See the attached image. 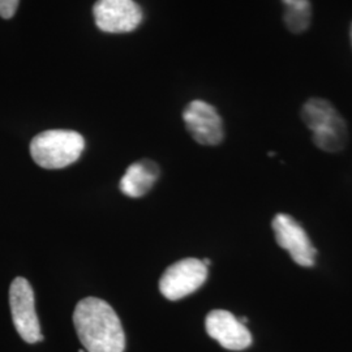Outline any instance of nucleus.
<instances>
[{
    "label": "nucleus",
    "instance_id": "14",
    "mask_svg": "<svg viewBox=\"0 0 352 352\" xmlns=\"http://www.w3.org/2000/svg\"><path fill=\"white\" fill-rule=\"evenodd\" d=\"M350 36H351V45H352V25H351V33H350Z\"/></svg>",
    "mask_w": 352,
    "mask_h": 352
},
{
    "label": "nucleus",
    "instance_id": "11",
    "mask_svg": "<svg viewBox=\"0 0 352 352\" xmlns=\"http://www.w3.org/2000/svg\"><path fill=\"white\" fill-rule=\"evenodd\" d=\"M282 4L285 7L283 21L289 32L295 34L305 32L311 24V3L307 0H285Z\"/></svg>",
    "mask_w": 352,
    "mask_h": 352
},
{
    "label": "nucleus",
    "instance_id": "6",
    "mask_svg": "<svg viewBox=\"0 0 352 352\" xmlns=\"http://www.w3.org/2000/svg\"><path fill=\"white\" fill-rule=\"evenodd\" d=\"M272 226L278 245L289 252L296 264L304 267L315 265L317 251L300 223L289 214L279 213L274 217Z\"/></svg>",
    "mask_w": 352,
    "mask_h": 352
},
{
    "label": "nucleus",
    "instance_id": "1",
    "mask_svg": "<svg viewBox=\"0 0 352 352\" xmlns=\"http://www.w3.org/2000/svg\"><path fill=\"white\" fill-rule=\"evenodd\" d=\"M74 324L87 351H124V330L109 302L93 296L82 299L76 305Z\"/></svg>",
    "mask_w": 352,
    "mask_h": 352
},
{
    "label": "nucleus",
    "instance_id": "3",
    "mask_svg": "<svg viewBox=\"0 0 352 352\" xmlns=\"http://www.w3.org/2000/svg\"><path fill=\"white\" fill-rule=\"evenodd\" d=\"M85 148V140L69 129H49L30 142L33 161L47 170H59L75 164Z\"/></svg>",
    "mask_w": 352,
    "mask_h": 352
},
{
    "label": "nucleus",
    "instance_id": "5",
    "mask_svg": "<svg viewBox=\"0 0 352 352\" xmlns=\"http://www.w3.org/2000/svg\"><path fill=\"white\" fill-rule=\"evenodd\" d=\"M208 267L201 260L186 258L168 266L160 280V291L168 300H179L201 287Z\"/></svg>",
    "mask_w": 352,
    "mask_h": 352
},
{
    "label": "nucleus",
    "instance_id": "15",
    "mask_svg": "<svg viewBox=\"0 0 352 352\" xmlns=\"http://www.w3.org/2000/svg\"><path fill=\"white\" fill-rule=\"evenodd\" d=\"M80 352H84V350H80Z\"/></svg>",
    "mask_w": 352,
    "mask_h": 352
},
{
    "label": "nucleus",
    "instance_id": "10",
    "mask_svg": "<svg viewBox=\"0 0 352 352\" xmlns=\"http://www.w3.org/2000/svg\"><path fill=\"white\" fill-rule=\"evenodd\" d=\"M160 176V167L153 161H139L126 168V174L120 179L119 188L128 196L138 199L146 195Z\"/></svg>",
    "mask_w": 352,
    "mask_h": 352
},
{
    "label": "nucleus",
    "instance_id": "8",
    "mask_svg": "<svg viewBox=\"0 0 352 352\" xmlns=\"http://www.w3.org/2000/svg\"><path fill=\"white\" fill-rule=\"evenodd\" d=\"M183 120L195 141L214 146L222 142L225 132L222 118L212 104L195 100L183 111Z\"/></svg>",
    "mask_w": 352,
    "mask_h": 352
},
{
    "label": "nucleus",
    "instance_id": "13",
    "mask_svg": "<svg viewBox=\"0 0 352 352\" xmlns=\"http://www.w3.org/2000/svg\"><path fill=\"white\" fill-rule=\"evenodd\" d=\"M202 263H204V265H205V266H206V267H208V266H209V265L212 264V261H210V260H209V258H205V260H202Z\"/></svg>",
    "mask_w": 352,
    "mask_h": 352
},
{
    "label": "nucleus",
    "instance_id": "9",
    "mask_svg": "<svg viewBox=\"0 0 352 352\" xmlns=\"http://www.w3.org/2000/svg\"><path fill=\"white\" fill-rule=\"evenodd\" d=\"M206 333L217 340L223 349L231 351H241L252 344L250 330L231 312L215 309L206 316Z\"/></svg>",
    "mask_w": 352,
    "mask_h": 352
},
{
    "label": "nucleus",
    "instance_id": "4",
    "mask_svg": "<svg viewBox=\"0 0 352 352\" xmlns=\"http://www.w3.org/2000/svg\"><path fill=\"white\" fill-rule=\"evenodd\" d=\"M10 305L13 325L20 337L28 343H36L43 340L36 314L34 292L25 278L13 279L10 287Z\"/></svg>",
    "mask_w": 352,
    "mask_h": 352
},
{
    "label": "nucleus",
    "instance_id": "12",
    "mask_svg": "<svg viewBox=\"0 0 352 352\" xmlns=\"http://www.w3.org/2000/svg\"><path fill=\"white\" fill-rule=\"evenodd\" d=\"M20 1L17 0H0V17L11 19L17 11Z\"/></svg>",
    "mask_w": 352,
    "mask_h": 352
},
{
    "label": "nucleus",
    "instance_id": "7",
    "mask_svg": "<svg viewBox=\"0 0 352 352\" xmlns=\"http://www.w3.org/2000/svg\"><path fill=\"white\" fill-rule=\"evenodd\" d=\"M97 28L104 33H129L142 21V11L132 0H101L93 7Z\"/></svg>",
    "mask_w": 352,
    "mask_h": 352
},
{
    "label": "nucleus",
    "instance_id": "2",
    "mask_svg": "<svg viewBox=\"0 0 352 352\" xmlns=\"http://www.w3.org/2000/svg\"><path fill=\"white\" fill-rule=\"evenodd\" d=\"M302 119L312 132L318 149L337 153L346 146L349 140L346 122L330 102L322 98L308 100L302 106Z\"/></svg>",
    "mask_w": 352,
    "mask_h": 352
}]
</instances>
